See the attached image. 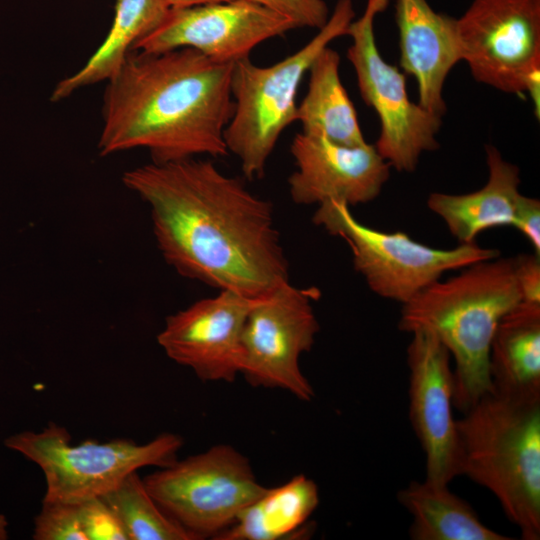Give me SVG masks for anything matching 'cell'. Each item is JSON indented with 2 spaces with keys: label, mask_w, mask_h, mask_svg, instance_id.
Instances as JSON below:
<instances>
[{
  "label": "cell",
  "mask_w": 540,
  "mask_h": 540,
  "mask_svg": "<svg viewBox=\"0 0 540 540\" xmlns=\"http://www.w3.org/2000/svg\"><path fill=\"white\" fill-rule=\"evenodd\" d=\"M122 182L149 206L157 247L181 276L251 298L289 281L273 205L211 160L151 162Z\"/></svg>",
  "instance_id": "cell-1"
},
{
  "label": "cell",
  "mask_w": 540,
  "mask_h": 540,
  "mask_svg": "<svg viewBox=\"0 0 540 540\" xmlns=\"http://www.w3.org/2000/svg\"><path fill=\"white\" fill-rule=\"evenodd\" d=\"M232 68L191 48L132 50L106 81L99 154L141 148L154 163L226 156Z\"/></svg>",
  "instance_id": "cell-2"
},
{
  "label": "cell",
  "mask_w": 540,
  "mask_h": 540,
  "mask_svg": "<svg viewBox=\"0 0 540 540\" xmlns=\"http://www.w3.org/2000/svg\"><path fill=\"white\" fill-rule=\"evenodd\" d=\"M522 301L512 258L476 262L402 304L401 331L432 333L454 360L453 404L466 412L491 391L490 345L501 318Z\"/></svg>",
  "instance_id": "cell-3"
},
{
  "label": "cell",
  "mask_w": 540,
  "mask_h": 540,
  "mask_svg": "<svg viewBox=\"0 0 540 540\" xmlns=\"http://www.w3.org/2000/svg\"><path fill=\"white\" fill-rule=\"evenodd\" d=\"M456 427L459 475L489 490L524 540H539L540 402L489 391Z\"/></svg>",
  "instance_id": "cell-4"
},
{
  "label": "cell",
  "mask_w": 540,
  "mask_h": 540,
  "mask_svg": "<svg viewBox=\"0 0 540 540\" xmlns=\"http://www.w3.org/2000/svg\"><path fill=\"white\" fill-rule=\"evenodd\" d=\"M355 18L352 0H338L326 24L302 48L270 66L249 57L233 63V115L224 130L228 152L241 163L248 180L264 175L267 161L283 131L296 121L299 85L317 55L347 35Z\"/></svg>",
  "instance_id": "cell-5"
},
{
  "label": "cell",
  "mask_w": 540,
  "mask_h": 540,
  "mask_svg": "<svg viewBox=\"0 0 540 540\" xmlns=\"http://www.w3.org/2000/svg\"><path fill=\"white\" fill-rule=\"evenodd\" d=\"M4 445L41 469L46 485L43 501L78 504L106 495L143 467L170 465L177 460L183 439L162 433L141 445L124 438L73 445L69 431L50 422L40 431L8 436Z\"/></svg>",
  "instance_id": "cell-6"
},
{
  "label": "cell",
  "mask_w": 540,
  "mask_h": 540,
  "mask_svg": "<svg viewBox=\"0 0 540 540\" xmlns=\"http://www.w3.org/2000/svg\"><path fill=\"white\" fill-rule=\"evenodd\" d=\"M313 222L349 245L355 270L378 296L406 303L446 272L499 256L476 242L451 249L430 247L408 234L384 232L360 223L344 202L318 205Z\"/></svg>",
  "instance_id": "cell-7"
},
{
  "label": "cell",
  "mask_w": 540,
  "mask_h": 540,
  "mask_svg": "<svg viewBox=\"0 0 540 540\" xmlns=\"http://www.w3.org/2000/svg\"><path fill=\"white\" fill-rule=\"evenodd\" d=\"M143 481L163 511L197 539H214L267 489L249 460L225 444L177 459Z\"/></svg>",
  "instance_id": "cell-8"
},
{
  "label": "cell",
  "mask_w": 540,
  "mask_h": 540,
  "mask_svg": "<svg viewBox=\"0 0 540 540\" xmlns=\"http://www.w3.org/2000/svg\"><path fill=\"white\" fill-rule=\"evenodd\" d=\"M389 0H367L363 14L353 20L347 36L352 40L347 58L352 64L360 94L380 120V135L374 144L380 156L399 172H413L424 152L439 147L441 116L412 102L406 78L384 60L378 50L374 19Z\"/></svg>",
  "instance_id": "cell-9"
},
{
  "label": "cell",
  "mask_w": 540,
  "mask_h": 540,
  "mask_svg": "<svg viewBox=\"0 0 540 540\" xmlns=\"http://www.w3.org/2000/svg\"><path fill=\"white\" fill-rule=\"evenodd\" d=\"M456 23L472 77L501 92H527L539 116L540 0H473Z\"/></svg>",
  "instance_id": "cell-10"
},
{
  "label": "cell",
  "mask_w": 540,
  "mask_h": 540,
  "mask_svg": "<svg viewBox=\"0 0 540 540\" xmlns=\"http://www.w3.org/2000/svg\"><path fill=\"white\" fill-rule=\"evenodd\" d=\"M314 289L286 281L256 297L242 333L240 374L254 387L280 388L302 401L314 389L303 375L299 359L309 352L319 331L312 302Z\"/></svg>",
  "instance_id": "cell-11"
},
{
  "label": "cell",
  "mask_w": 540,
  "mask_h": 540,
  "mask_svg": "<svg viewBox=\"0 0 540 540\" xmlns=\"http://www.w3.org/2000/svg\"><path fill=\"white\" fill-rule=\"evenodd\" d=\"M297 28L285 16L249 0L170 9L134 51L159 53L191 48L213 61L234 63L260 43Z\"/></svg>",
  "instance_id": "cell-12"
},
{
  "label": "cell",
  "mask_w": 540,
  "mask_h": 540,
  "mask_svg": "<svg viewBox=\"0 0 540 540\" xmlns=\"http://www.w3.org/2000/svg\"><path fill=\"white\" fill-rule=\"evenodd\" d=\"M255 298L223 289L166 318L157 342L202 381L233 382L240 373L242 333Z\"/></svg>",
  "instance_id": "cell-13"
},
{
  "label": "cell",
  "mask_w": 540,
  "mask_h": 540,
  "mask_svg": "<svg viewBox=\"0 0 540 540\" xmlns=\"http://www.w3.org/2000/svg\"><path fill=\"white\" fill-rule=\"evenodd\" d=\"M410 334L406 352L409 418L425 453V479L449 485L459 476L451 356L432 333L418 330Z\"/></svg>",
  "instance_id": "cell-14"
},
{
  "label": "cell",
  "mask_w": 540,
  "mask_h": 540,
  "mask_svg": "<svg viewBox=\"0 0 540 540\" xmlns=\"http://www.w3.org/2000/svg\"><path fill=\"white\" fill-rule=\"evenodd\" d=\"M296 170L288 177L296 204L344 202L349 207L378 197L390 176V165L374 144L345 146L323 137L297 133L290 146Z\"/></svg>",
  "instance_id": "cell-15"
},
{
  "label": "cell",
  "mask_w": 540,
  "mask_h": 540,
  "mask_svg": "<svg viewBox=\"0 0 540 540\" xmlns=\"http://www.w3.org/2000/svg\"><path fill=\"white\" fill-rule=\"evenodd\" d=\"M396 23L400 65L417 81V103L442 117L445 80L462 61L456 19L436 12L427 0H396Z\"/></svg>",
  "instance_id": "cell-16"
},
{
  "label": "cell",
  "mask_w": 540,
  "mask_h": 540,
  "mask_svg": "<svg viewBox=\"0 0 540 540\" xmlns=\"http://www.w3.org/2000/svg\"><path fill=\"white\" fill-rule=\"evenodd\" d=\"M485 153L488 179L482 188L466 194L434 192L427 200L460 244L475 242L490 228L511 226L521 194L518 166L506 161L495 146L486 145Z\"/></svg>",
  "instance_id": "cell-17"
},
{
  "label": "cell",
  "mask_w": 540,
  "mask_h": 540,
  "mask_svg": "<svg viewBox=\"0 0 540 540\" xmlns=\"http://www.w3.org/2000/svg\"><path fill=\"white\" fill-rule=\"evenodd\" d=\"M491 391L540 402V303L521 301L500 320L489 351Z\"/></svg>",
  "instance_id": "cell-18"
},
{
  "label": "cell",
  "mask_w": 540,
  "mask_h": 540,
  "mask_svg": "<svg viewBox=\"0 0 540 540\" xmlns=\"http://www.w3.org/2000/svg\"><path fill=\"white\" fill-rule=\"evenodd\" d=\"M340 56L327 46L309 70L306 95L297 105L296 121L303 133L323 137L345 146L366 143L355 107L339 74Z\"/></svg>",
  "instance_id": "cell-19"
},
{
  "label": "cell",
  "mask_w": 540,
  "mask_h": 540,
  "mask_svg": "<svg viewBox=\"0 0 540 540\" xmlns=\"http://www.w3.org/2000/svg\"><path fill=\"white\" fill-rule=\"evenodd\" d=\"M170 9L165 0H116L113 22L104 41L77 72L56 84L51 101H61L84 87L110 79L133 46L156 29Z\"/></svg>",
  "instance_id": "cell-20"
},
{
  "label": "cell",
  "mask_w": 540,
  "mask_h": 540,
  "mask_svg": "<svg viewBox=\"0 0 540 540\" xmlns=\"http://www.w3.org/2000/svg\"><path fill=\"white\" fill-rule=\"evenodd\" d=\"M397 498L412 516L409 536L413 540L511 539L483 524L472 506L447 484L411 481Z\"/></svg>",
  "instance_id": "cell-21"
},
{
  "label": "cell",
  "mask_w": 540,
  "mask_h": 540,
  "mask_svg": "<svg viewBox=\"0 0 540 540\" xmlns=\"http://www.w3.org/2000/svg\"><path fill=\"white\" fill-rule=\"evenodd\" d=\"M319 505L316 483L303 474L283 485L267 488L237 520L217 535L218 540H280L302 535Z\"/></svg>",
  "instance_id": "cell-22"
},
{
  "label": "cell",
  "mask_w": 540,
  "mask_h": 540,
  "mask_svg": "<svg viewBox=\"0 0 540 540\" xmlns=\"http://www.w3.org/2000/svg\"><path fill=\"white\" fill-rule=\"evenodd\" d=\"M100 498L114 511L128 540H197L163 511L137 471Z\"/></svg>",
  "instance_id": "cell-23"
},
{
  "label": "cell",
  "mask_w": 540,
  "mask_h": 540,
  "mask_svg": "<svg viewBox=\"0 0 540 540\" xmlns=\"http://www.w3.org/2000/svg\"><path fill=\"white\" fill-rule=\"evenodd\" d=\"M34 540H88L77 503L42 501L34 518Z\"/></svg>",
  "instance_id": "cell-24"
},
{
  "label": "cell",
  "mask_w": 540,
  "mask_h": 540,
  "mask_svg": "<svg viewBox=\"0 0 540 540\" xmlns=\"http://www.w3.org/2000/svg\"><path fill=\"white\" fill-rule=\"evenodd\" d=\"M78 506L88 540H128L120 520L102 498L89 499Z\"/></svg>",
  "instance_id": "cell-25"
},
{
  "label": "cell",
  "mask_w": 540,
  "mask_h": 540,
  "mask_svg": "<svg viewBox=\"0 0 540 540\" xmlns=\"http://www.w3.org/2000/svg\"><path fill=\"white\" fill-rule=\"evenodd\" d=\"M263 5L290 19L297 28L321 29L330 12L323 0H249Z\"/></svg>",
  "instance_id": "cell-26"
},
{
  "label": "cell",
  "mask_w": 540,
  "mask_h": 540,
  "mask_svg": "<svg viewBox=\"0 0 540 540\" xmlns=\"http://www.w3.org/2000/svg\"><path fill=\"white\" fill-rule=\"evenodd\" d=\"M512 259L522 301L540 303V256L519 254Z\"/></svg>",
  "instance_id": "cell-27"
},
{
  "label": "cell",
  "mask_w": 540,
  "mask_h": 540,
  "mask_svg": "<svg viewBox=\"0 0 540 540\" xmlns=\"http://www.w3.org/2000/svg\"><path fill=\"white\" fill-rule=\"evenodd\" d=\"M530 242L534 253L540 256V201L520 194L512 225Z\"/></svg>",
  "instance_id": "cell-28"
},
{
  "label": "cell",
  "mask_w": 540,
  "mask_h": 540,
  "mask_svg": "<svg viewBox=\"0 0 540 540\" xmlns=\"http://www.w3.org/2000/svg\"><path fill=\"white\" fill-rule=\"evenodd\" d=\"M165 1L171 9H176V8H185V7L211 4V3L229 2L233 0H165Z\"/></svg>",
  "instance_id": "cell-29"
},
{
  "label": "cell",
  "mask_w": 540,
  "mask_h": 540,
  "mask_svg": "<svg viewBox=\"0 0 540 540\" xmlns=\"http://www.w3.org/2000/svg\"><path fill=\"white\" fill-rule=\"evenodd\" d=\"M9 522L4 514L0 513V540H6L9 537Z\"/></svg>",
  "instance_id": "cell-30"
}]
</instances>
